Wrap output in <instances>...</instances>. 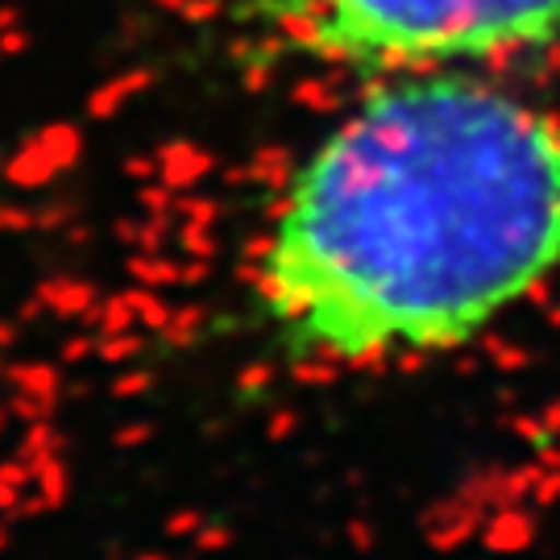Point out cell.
Returning <instances> with one entry per match:
<instances>
[{
    "label": "cell",
    "mask_w": 560,
    "mask_h": 560,
    "mask_svg": "<svg viewBox=\"0 0 560 560\" xmlns=\"http://www.w3.org/2000/svg\"><path fill=\"white\" fill-rule=\"evenodd\" d=\"M560 270V117L460 71L378 83L261 233V324L316 365L460 349Z\"/></svg>",
    "instance_id": "cell-1"
},
{
    "label": "cell",
    "mask_w": 560,
    "mask_h": 560,
    "mask_svg": "<svg viewBox=\"0 0 560 560\" xmlns=\"http://www.w3.org/2000/svg\"><path fill=\"white\" fill-rule=\"evenodd\" d=\"M229 18L291 59L411 75L548 50L560 0H224Z\"/></svg>",
    "instance_id": "cell-2"
}]
</instances>
